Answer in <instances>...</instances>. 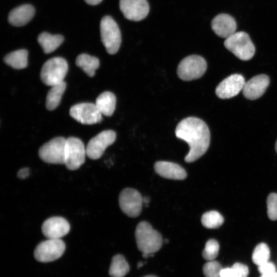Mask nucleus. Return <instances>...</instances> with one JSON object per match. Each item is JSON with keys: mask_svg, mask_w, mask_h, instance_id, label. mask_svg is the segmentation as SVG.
Listing matches in <instances>:
<instances>
[{"mask_svg": "<svg viewBox=\"0 0 277 277\" xmlns=\"http://www.w3.org/2000/svg\"><path fill=\"white\" fill-rule=\"evenodd\" d=\"M177 138L185 141L189 150L185 157V162L191 163L199 159L207 151L210 134L206 124L195 117H188L182 120L175 130Z\"/></svg>", "mask_w": 277, "mask_h": 277, "instance_id": "f257e3e1", "label": "nucleus"}, {"mask_svg": "<svg viewBox=\"0 0 277 277\" xmlns=\"http://www.w3.org/2000/svg\"><path fill=\"white\" fill-rule=\"evenodd\" d=\"M135 236L137 248L143 253L153 254L163 244L161 234L146 221L139 223L135 229Z\"/></svg>", "mask_w": 277, "mask_h": 277, "instance_id": "f03ea898", "label": "nucleus"}, {"mask_svg": "<svg viewBox=\"0 0 277 277\" xmlns=\"http://www.w3.org/2000/svg\"><path fill=\"white\" fill-rule=\"evenodd\" d=\"M225 48L238 58L248 61L254 55L255 47L249 35L243 31L235 32L224 42Z\"/></svg>", "mask_w": 277, "mask_h": 277, "instance_id": "7ed1b4c3", "label": "nucleus"}, {"mask_svg": "<svg viewBox=\"0 0 277 277\" xmlns=\"http://www.w3.org/2000/svg\"><path fill=\"white\" fill-rule=\"evenodd\" d=\"M68 69V64L64 58L61 57L51 58L43 65L41 79L45 85L52 87L63 82Z\"/></svg>", "mask_w": 277, "mask_h": 277, "instance_id": "20e7f679", "label": "nucleus"}, {"mask_svg": "<svg viewBox=\"0 0 277 277\" xmlns=\"http://www.w3.org/2000/svg\"><path fill=\"white\" fill-rule=\"evenodd\" d=\"M100 32L107 52L110 54H115L122 41L121 31L116 22L110 16H104L100 23Z\"/></svg>", "mask_w": 277, "mask_h": 277, "instance_id": "39448f33", "label": "nucleus"}, {"mask_svg": "<svg viewBox=\"0 0 277 277\" xmlns=\"http://www.w3.org/2000/svg\"><path fill=\"white\" fill-rule=\"evenodd\" d=\"M206 69L207 63L203 57L191 55L181 61L177 68V74L180 79L190 81L200 78Z\"/></svg>", "mask_w": 277, "mask_h": 277, "instance_id": "423d86ee", "label": "nucleus"}, {"mask_svg": "<svg viewBox=\"0 0 277 277\" xmlns=\"http://www.w3.org/2000/svg\"><path fill=\"white\" fill-rule=\"evenodd\" d=\"M66 139L55 137L41 146L38 150L41 159L49 164H65Z\"/></svg>", "mask_w": 277, "mask_h": 277, "instance_id": "0eeeda50", "label": "nucleus"}, {"mask_svg": "<svg viewBox=\"0 0 277 277\" xmlns=\"http://www.w3.org/2000/svg\"><path fill=\"white\" fill-rule=\"evenodd\" d=\"M65 248V244L61 239H48L36 247L34 251V256L38 262H52L61 257Z\"/></svg>", "mask_w": 277, "mask_h": 277, "instance_id": "6e6552de", "label": "nucleus"}, {"mask_svg": "<svg viewBox=\"0 0 277 277\" xmlns=\"http://www.w3.org/2000/svg\"><path fill=\"white\" fill-rule=\"evenodd\" d=\"M86 148L78 138L69 137L66 139L65 165L70 170L77 169L85 160Z\"/></svg>", "mask_w": 277, "mask_h": 277, "instance_id": "1a4fd4ad", "label": "nucleus"}, {"mask_svg": "<svg viewBox=\"0 0 277 277\" xmlns=\"http://www.w3.org/2000/svg\"><path fill=\"white\" fill-rule=\"evenodd\" d=\"M118 203L122 211L131 217L138 216L142 209L143 197L135 189L127 188L120 193Z\"/></svg>", "mask_w": 277, "mask_h": 277, "instance_id": "9d476101", "label": "nucleus"}, {"mask_svg": "<svg viewBox=\"0 0 277 277\" xmlns=\"http://www.w3.org/2000/svg\"><path fill=\"white\" fill-rule=\"evenodd\" d=\"M69 113L72 118L83 124H94L102 120V114L95 104L90 103H80L72 106Z\"/></svg>", "mask_w": 277, "mask_h": 277, "instance_id": "9b49d317", "label": "nucleus"}, {"mask_svg": "<svg viewBox=\"0 0 277 277\" xmlns=\"http://www.w3.org/2000/svg\"><path fill=\"white\" fill-rule=\"evenodd\" d=\"M116 133L111 130L102 131L91 138L86 148L87 156L92 160L100 159L107 147L115 141Z\"/></svg>", "mask_w": 277, "mask_h": 277, "instance_id": "f8f14e48", "label": "nucleus"}, {"mask_svg": "<svg viewBox=\"0 0 277 277\" xmlns=\"http://www.w3.org/2000/svg\"><path fill=\"white\" fill-rule=\"evenodd\" d=\"M120 9L126 18L137 22L146 18L149 5L147 0H120Z\"/></svg>", "mask_w": 277, "mask_h": 277, "instance_id": "ddd939ff", "label": "nucleus"}, {"mask_svg": "<svg viewBox=\"0 0 277 277\" xmlns=\"http://www.w3.org/2000/svg\"><path fill=\"white\" fill-rule=\"evenodd\" d=\"M245 83V78L241 74H232L217 85L215 93L217 97L222 99L231 98L243 90Z\"/></svg>", "mask_w": 277, "mask_h": 277, "instance_id": "4468645a", "label": "nucleus"}, {"mask_svg": "<svg viewBox=\"0 0 277 277\" xmlns=\"http://www.w3.org/2000/svg\"><path fill=\"white\" fill-rule=\"evenodd\" d=\"M68 221L62 217L54 216L46 220L43 224L42 231L48 239H59L70 231Z\"/></svg>", "mask_w": 277, "mask_h": 277, "instance_id": "2eb2a0df", "label": "nucleus"}, {"mask_svg": "<svg viewBox=\"0 0 277 277\" xmlns=\"http://www.w3.org/2000/svg\"><path fill=\"white\" fill-rule=\"evenodd\" d=\"M269 77L265 74L256 75L245 82L243 94L247 99L254 100L260 97L269 85Z\"/></svg>", "mask_w": 277, "mask_h": 277, "instance_id": "dca6fc26", "label": "nucleus"}, {"mask_svg": "<svg viewBox=\"0 0 277 277\" xmlns=\"http://www.w3.org/2000/svg\"><path fill=\"white\" fill-rule=\"evenodd\" d=\"M211 28L219 36L227 38L235 33L236 23L231 15L221 13L215 16L211 22Z\"/></svg>", "mask_w": 277, "mask_h": 277, "instance_id": "f3484780", "label": "nucleus"}, {"mask_svg": "<svg viewBox=\"0 0 277 277\" xmlns=\"http://www.w3.org/2000/svg\"><path fill=\"white\" fill-rule=\"evenodd\" d=\"M154 168L156 173L166 179L183 180L187 177L185 170L175 163L158 161L155 163Z\"/></svg>", "mask_w": 277, "mask_h": 277, "instance_id": "a211bd4d", "label": "nucleus"}, {"mask_svg": "<svg viewBox=\"0 0 277 277\" xmlns=\"http://www.w3.org/2000/svg\"><path fill=\"white\" fill-rule=\"evenodd\" d=\"M35 13L34 7L29 4H24L12 10L8 15V21L14 26L25 25L33 17Z\"/></svg>", "mask_w": 277, "mask_h": 277, "instance_id": "6ab92c4d", "label": "nucleus"}, {"mask_svg": "<svg viewBox=\"0 0 277 277\" xmlns=\"http://www.w3.org/2000/svg\"><path fill=\"white\" fill-rule=\"evenodd\" d=\"M95 104L102 114L111 116L115 108V96L111 92L105 91L96 98Z\"/></svg>", "mask_w": 277, "mask_h": 277, "instance_id": "aec40b11", "label": "nucleus"}, {"mask_svg": "<svg viewBox=\"0 0 277 277\" xmlns=\"http://www.w3.org/2000/svg\"><path fill=\"white\" fill-rule=\"evenodd\" d=\"M37 41L44 53L47 54L56 49L63 42L64 37L60 34L52 35L44 32L38 35Z\"/></svg>", "mask_w": 277, "mask_h": 277, "instance_id": "412c9836", "label": "nucleus"}, {"mask_svg": "<svg viewBox=\"0 0 277 277\" xmlns=\"http://www.w3.org/2000/svg\"><path fill=\"white\" fill-rule=\"evenodd\" d=\"M28 51L19 49L11 52L4 58L5 63L14 69H24L28 65Z\"/></svg>", "mask_w": 277, "mask_h": 277, "instance_id": "4be33fe9", "label": "nucleus"}, {"mask_svg": "<svg viewBox=\"0 0 277 277\" xmlns=\"http://www.w3.org/2000/svg\"><path fill=\"white\" fill-rule=\"evenodd\" d=\"M66 88V83L64 81L51 87L46 100V106L48 110H53L58 106Z\"/></svg>", "mask_w": 277, "mask_h": 277, "instance_id": "5701e85b", "label": "nucleus"}, {"mask_svg": "<svg viewBox=\"0 0 277 277\" xmlns=\"http://www.w3.org/2000/svg\"><path fill=\"white\" fill-rule=\"evenodd\" d=\"M77 66L81 68L89 76L95 75V70L99 67L98 59L87 54H80L76 59Z\"/></svg>", "mask_w": 277, "mask_h": 277, "instance_id": "b1692460", "label": "nucleus"}, {"mask_svg": "<svg viewBox=\"0 0 277 277\" xmlns=\"http://www.w3.org/2000/svg\"><path fill=\"white\" fill-rule=\"evenodd\" d=\"M129 265L124 256L114 255L111 261L109 273L111 277H123L129 271Z\"/></svg>", "mask_w": 277, "mask_h": 277, "instance_id": "393cba45", "label": "nucleus"}, {"mask_svg": "<svg viewBox=\"0 0 277 277\" xmlns=\"http://www.w3.org/2000/svg\"><path fill=\"white\" fill-rule=\"evenodd\" d=\"M203 226L209 229L220 227L224 223L222 215L216 211H210L204 213L201 218Z\"/></svg>", "mask_w": 277, "mask_h": 277, "instance_id": "a878e982", "label": "nucleus"}, {"mask_svg": "<svg viewBox=\"0 0 277 277\" xmlns=\"http://www.w3.org/2000/svg\"><path fill=\"white\" fill-rule=\"evenodd\" d=\"M270 256V249L267 245L261 243L255 247L252 254V260L253 263L259 266L269 261Z\"/></svg>", "mask_w": 277, "mask_h": 277, "instance_id": "bb28decb", "label": "nucleus"}, {"mask_svg": "<svg viewBox=\"0 0 277 277\" xmlns=\"http://www.w3.org/2000/svg\"><path fill=\"white\" fill-rule=\"evenodd\" d=\"M219 248V244L215 240H209L202 252L203 258L207 261L214 260L218 255Z\"/></svg>", "mask_w": 277, "mask_h": 277, "instance_id": "cd10ccee", "label": "nucleus"}, {"mask_svg": "<svg viewBox=\"0 0 277 277\" xmlns=\"http://www.w3.org/2000/svg\"><path fill=\"white\" fill-rule=\"evenodd\" d=\"M222 269V266L219 262L212 260L204 264L203 271L205 277H221Z\"/></svg>", "mask_w": 277, "mask_h": 277, "instance_id": "c85d7f7f", "label": "nucleus"}, {"mask_svg": "<svg viewBox=\"0 0 277 277\" xmlns=\"http://www.w3.org/2000/svg\"><path fill=\"white\" fill-rule=\"evenodd\" d=\"M267 214L269 219L272 221L277 220V194L270 193L267 200Z\"/></svg>", "mask_w": 277, "mask_h": 277, "instance_id": "c756f323", "label": "nucleus"}, {"mask_svg": "<svg viewBox=\"0 0 277 277\" xmlns=\"http://www.w3.org/2000/svg\"><path fill=\"white\" fill-rule=\"evenodd\" d=\"M234 277H247L249 274L248 267L243 264L236 263L231 267Z\"/></svg>", "mask_w": 277, "mask_h": 277, "instance_id": "7c9ffc66", "label": "nucleus"}, {"mask_svg": "<svg viewBox=\"0 0 277 277\" xmlns=\"http://www.w3.org/2000/svg\"><path fill=\"white\" fill-rule=\"evenodd\" d=\"M258 270L261 275H268L275 272V266L269 261L258 266Z\"/></svg>", "mask_w": 277, "mask_h": 277, "instance_id": "2f4dec72", "label": "nucleus"}, {"mask_svg": "<svg viewBox=\"0 0 277 277\" xmlns=\"http://www.w3.org/2000/svg\"><path fill=\"white\" fill-rule=\"evenodd\" d=\"M221 277H234L231 267L222 268L221 271Z\"/></svg>", "mask_w": 277, "mask_h": 277, "instance_id": "473e14b6", "label": "nucleus"}, {"mask_svg": "<svg viewBox=\"0 0 277 277\" xmlns=\"http://www.w3.org/2000/svg\"><path fill=\"white\" fill-rule=\"evenodd\" d=\"M29 174V169L28 168H24L20 169L17 174V176L20 179H25Z\"/></svg>", "mask_w": 277, "mask_h": 277, "instance_id": "72a5a7b5", "label": "nucleus"}, {"mask_svg": "<svg viewBox=\"0 0 277 277\" xmlns=\"http://www.w3.org/2000/svg\"><path fill=\"white\" fill-rule=\"evenodd\" d=\"M86 3L90 5H96L100 4L102 0H84Z\"/></svg>", "mask_w": 277, "mask_h": 277, "instance_id": "f704fd0d", "label": "nucleus"}, {"mask_svg": "<svg viewBox=\"0 0 277 277\" xmlns=\"http://www.w3.org/2000/svg\"><path fill=\"white\" fill-rule=\"evenodd\" d=\"M261 277H277V272H274L268 275H262Z\"/></svg>", "mask_w": 277, "mask_h": 277, "instance_id": "c9c22d12", "label": "nucleus"}, {"mask_svg": "<svg viewBox=\"0 0 277 277\" xmlns=\"http://www.w3.org/2000/svg\"><path fill=\"white\" fill-rule=\"evenodd\" d=\"M143 204L147 205L150 202V198L148 196L143 197Z\"/></svg>", "mask_w": 277, "mask_h": 277, "instance_id": "e433bc0d", "label": "nucleus"}, {"mask_svg": "<svg viewBox=\"0 0 277 277\" xmlns=\"http://www.w3.org/2000/svg\"><path fill=\"white\" fill-rule=\"evenodd\" d=\"M143 264H144L143 262H138V263L137 264V268H141L143 265Z\"/></svg>", "mask_w": 277, "mask_h": 277, "instance_id": "4c0bfd02", "label": "nucleus"}, {"mask_svg": "<svg viewBox=\"0 0 277 277\" xmlns=\"http://www.w3.org/2000/svg\"><path fill=\"white\" fill-rule=\"evenodd\" d=\"M144 277H157V276L153 275H149L145 276Z\"/></svg>", "mask_w": 277, "mask_h": 277, "instance_id": "58836bf2", "label": "nucleus"}, {"mask_svg": "<svg viewBox=\"0 0 277 277\" xmlns=\"http://www.w3.org/2000/svg\"><path fill=\"white\" fill-rule=\"evenodd\" d=\"M275 148L276 152L277 153V140L275 143Z\"/></svg>", "mask_w": 277, "mask_h": 277, "instance_id": "ea45409f", "label": "nucleus"}]
</instances>
